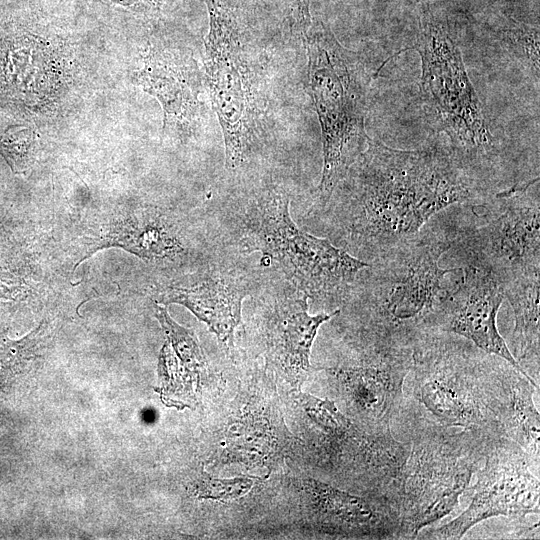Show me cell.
<instances>
[{"label":"cell","mask_w":540,"mask_h":540,"mask_svg":"<svg viewBox=\"0 0 540 540\" xmlns=\"http://www.w3.org/2000/svg\"><path fill=\"white\" fill-rule=\"evenodd\" d=\"M491 194L449 150H401L370 138L323 209L341 248L369 262L417 236L449 206L476 204Z\"/></svg>","instance_id":"obj_1"},{"label":"cell","mask_w":540,"mask_h":540,"mask_svg":"<svg viewBox=\"0 0 540 540\" xmlns=\"http://www.w3.org/2000/svg\"><path fill=\"white\" fill-rule=\"evenodd\" d=\"M451 248L445 231L426 230L368 262L344 303L355 328L413 347L435 331L436 318L462 268H442Z\"/></svg>","instance_id":"obj_2"},{"label":"cell","mask_w":540,"mask_h":540,"mask_svg":"<svg viewBox=\"0 0 540 540\" xmlns=\"http://www.w3.org/2000/svg\"><path fill=\"white\" fill-rule=\"evenodd\" d=\"M494 356L447 332L418 338L394 435L403 441L414 431L442 428L502 437L494 415Z\"/></svg>","instance_id":"obj_3"},{"label":"cell","mask_w":540,"mask_h":540,"mask_svg":"<svg viewBox=\"0 0 540 540\" xmlns=\"http://www.w3.org/2000/svg\"><path fill=\"white\" fill-rule=\"evenodd\" d=\"M409 49L421 59L420 92L427 118L448 136L449 151L466 173L492 192L489 178L498 166L500 147L447 21L430 5L421 7L415 42Z\"/></svg>","instance_id":"obj_4"},{"label":"cell","mask_w":540,"mask_h":540,"mask_svg":"<svg viewBox=\"0 0 540 540\" xmlns=\"http://www.w3.org/2000/svg\"><path fill=\"white\" fill-rule=\"evenodd\" d=\"M307 54V87L322 137L323 167L317 202L323 208L368 145L365 120L371 75L322 21L301 37Z\"/></svg>","instance_id":"obj_5"},{"label":"cell","mask_w":540,"mask_h":540,"mask_svg":"<svg viewBox=\"0 0 540 540\" xmlns=\"http://www.w3.org/2000/svg\"><path fill=\"white\" fill-rule=\"evenodd\" d=\"M241 252H260L294 289L308 298L344 301L359 272L368 265L329 239L297 227L288 197L267 190L251 200L240 217Z\"/></svg>","instance_id":"obj_6"},{"label":"cell","mask_w":540,"mask_h":540,"mask_svg":"<svg viewBox=\"0 0 540 540\" xmlns=\"http://www.w3.org/2000/svg\"><path fill=\"white\" fill-rule=\"evenodd\" d=\"M498 438L472 430L425 428L403 440L410 449L402 474L400 539H416L456 509Z\"/></svg>","instance_id":"obj_7"},{"label":"cell","mask_w":540,"mask_h":540,"mask_svg":"<svg viewBox=\"0 0 540 540\" xmlns=\"http://www.w3.org/2000/svg\"><path fill=\"white\" fill-rule=\"evenodd\" d=\"M539 178L517 182L467 205L468 214L446 234L464 264L485 268L504 285L540 271Z\"/></svg>","instance_id":"obj_8"},{"label":"cell","mask_w":540,"mask_h":540,"mask_svg":"<svg viewBox=\"0 0 540 540\" xmlns=\"http://www.w3.org/2000/svg\"><path fill=\"white\" fill-rule=\"evenodd\" d=\"M209 31L205 40L206 80L225 144L227 169L250 157L259 131L261 94L246 31L224 0H205Z\"/></svg>","instance_id":"obj_9"},{"label":"cell","mask_w":540,"mask_h":540,"mask_svg":"<svg viewBox=\"0 0 540 540\" xmlns=\"http://www.w3.org/2000/svg\"><path fill=\"white\" fill-rule=\"evenodd\" d=\"M349 343L351 352L323 369L353 422L371 432L392 431L413 347L359 329H354Z\"/></svg>","instance_id":"obj_10"},{"label":"cell","mask_w":540,"mask_h":540,"mask_svg":"<svg viewBox=\"0 0 540 540\" xmlns=\"http://www.w3.org/2000/svg\"><path fill=\"white\" fill-rule=\"evenodd\" d=\"M539 466L515 442L500 437L488 449L471 486V501L456 518L425 528L416 539H461L478 523L492 517L514 520L539 515Z\"/></svg>","instance_id":"obj_11"},{"label":"cell","mask_w":540,"mask_h":540,"mask_svg":"<svg viewBox=\"0 0 540 540\" xmlns=\"http://www.w3.org/2000/svg\"><path fill=\"white\" fill-rule=\"evenodd\" d=\"M313 529L335 538L400 539V509L388 500L314 478L303 481Z\"/></svg>","instance_id":"obj_12"},{"label":"cell","mask_w":540,"mask_h":540,"mask_svg":"<svg viewBox=\"0 0 540 540\" xmlns=\"http://www.w3.org/2000/svg\"><path fill=\"white\" fill-rule=\"evenodd\" d=\"M461 268V278L436 318L435 331L465 338L523 373L497 328V313L504 298L502 283L485 268L471 264Z\"/></svg>","instance_id":"obj_13"},{"label":"cell","mask_w":540,"mask_h":540,"mask_svg":"<svg viewBox=\"0 0 540 540\" xmlns=\"http://www.w3.org/2000/svg\"><path fill=\"white\" fill-rule=\"evenodd\" d=\"M308 299L296 290L274 298L265 323L268 358L298 390L311 371L310 353L319 327L340 313L336 309L311 315Z\"/></svg>","instance_id":"obj_14"},{"label":"cell","mask_w":540,"mask_h":540,"mask_svg":"<svg viewBox=\"0 0 540 540\" xmlns=\"http://www.w3.org/2000/svg\"><path fill=\"white\" fill-rule=\"evenodd\" d=\"M249 294V284L244 277L217 269L192 285L165 287L156 296L160 303L183 305L221 342L232 346L241 321L242 303Z\"/></svg>","instance_id":"obj_15"},{"label":"cell","mask_w":540,"mask_h":540,"mask_svg":"<svg viewBox=\"0 0 540 540\" xmlns=\"http://www.w3.org/2000/svg\"><path fill=\"white\" fill-rule=\"evenodd\" d=\"M492 384L494 414L501 436L518 444L539 466L540 417L534 403L539 389L519 369L496 355Z\"/></svg>","instance_id":"obj_16"},{"label":"cell","mask_w":540,"mask_h":540,"mask_svg":"<svg viewBox=\"0 0 540 540\" xmlns=\"http://www.w3.org/2000/svg\"><path fill=\"white\" fill-rule=\"evenodd\" d=\"M139 82L164 111V126H190L199 115V81L195 73L168 53L151 52Z\"/></svg>","instance_id":"obj_17"},{"label":"cell","mask_w":540,"mask_h":540,"mask_svg":"<svg viewBox=\"0 0 540 540\" xmlns=\"http://www.w3.org/2000/svg\"><path fill=\"white\" fill-rule=\"evenodd\" d=\"M540 271L521 275L503 285L506 298L514 313L512 333L514 359L524 375L539 389L540 384Z\"/></svg>","instance_id":"obj_18"},{"label":"cell","mask_w":540,"mask_h":540,"mask_svg":"<svg viewBox=\"0 0 540 540\" xmlns=\"http://www.w3.org/2000/svg\"><path fill=\"white\" fill-rule=\"evenodd\" d=\"M95 247L94 251L104 247H121L150 261L173 258L184 252L175 230L154 214H144L116 225Z\"/></svg>","instance_id":"obj_19"},{"label":"cell","mask_w":540,"mask_h":540,"mask_svg":"<svg viewBox=\"0 0 540 540\" xmlns=\"http://www.w3.org/2000/svg\"><path fill=\"white\" fill-rule=\"evenodd\" d=\"M155 316L178 358L193 372L200 375L206 368V359L194 333L176 323L165 307L155 305Z\"/></svg>","instance_id":"obj_20"},{"label":"cell","mask_w":540,"mask_h":540,"mask_svg":"<svg viewBox=\"0 0 540 540\" xmlns=\"http://www.w3.org/2000/svg\"><path fill=\"white\" fill-rule=\"evenodd\" d=\"M499 42L525 65L539 82V29L513 22L497 33Z\"/></svg>","instance_id":"obj_21"},{"label":"cell","mask_w":540,"mask_h":540,"mask_svg":"<svg viewBox=\"0 0 540 540\" xmlns=\"http://www.w3.org/2000/svg\"><path fill=\"white\" fill-rule=\"evenodd\" d=\"M36 146V133L30 127L10 126L0 136V154L14 173H22L30 167Z\"/></svg>","instance_id":"obj_22"},{"label":"cell","mask_w":540,"mask_h":540,"mask_svg":"<svg viewBox=\"0 0 540 540\" xmlns=\"http://www.w3.org/2000/svg\"><path fill=\"white\" fill-rule=\"evenodd\" d=\"M252 486L253 479L249 477L215 479L206 476L202 479L198 491L201 497L227 501L246 495Z\"/></svg>","instance_id":"obj_23"},{"label":"cell","mask_w":540,"mask_h":540,"mask_svg":"<svg viewBox=\"0 0 540 540\" xmlns=\"http://www.w3.org/2000/svg\"><path fill=\"white\" fill-rule=\"evenodd\" d=\"M23 280L0 267V299H17L26 293Z\"/></svg>","instance_id":"obj_24"},{"label":"cell","mask_w":540,"mask_h":540,"mask_svg":"<svg viewBox=\"0 0 540 540\" xmlns=\"http://www.w3.org/2000/svg\"><path fill=\"white\" fill-rule=\"evenodd\" d=\"M292 17L297 32L304 35L312 23L310 0H292Z\"/></svg>","instance_id":"obj_25"},{"label":"cell","mask_w":540,"mask_h":540,"mask_svg":"<svg viewBox=\"0 0 540 540\" xmlns=\"http://www.w3.org/2000/svg\"><path fill=\"white\" fill-rule=\"evenodd\" d=\"M410 1H413V2H416V3L421 4V7H422V6L430 5L431 2H432V0H410Z\"/></svg>","instance_id":"obj_26"}]
</instances>
